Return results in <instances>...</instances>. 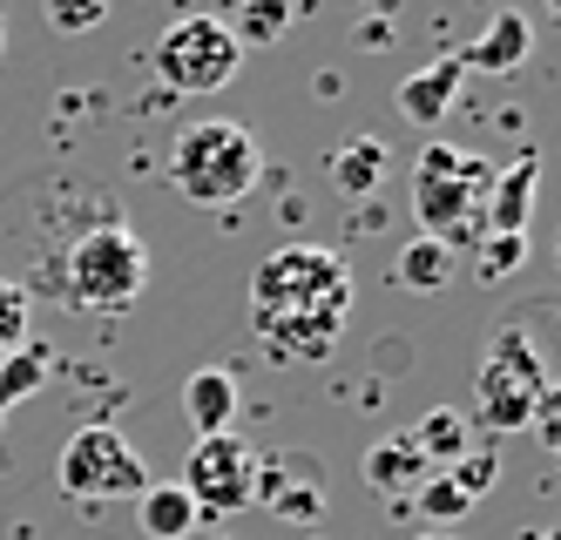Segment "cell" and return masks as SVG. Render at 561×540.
Listing matches in <instances>:
<instances>
[{"mask_svg":"<svg viewBox=\"0 0 561 540\" xmlns=\"http://www.w3.org/2000/svg\"><path fill=\"white\" fill-rule=\"evenodd\" d=\"M554 264H561V251H554Z\"/></svg>","mask_w":561,"mask_h":540,"instance_id":"4dcf8cb0","label":"cell"},{"mask_svg":"<svg viewBox=\"0 0 561 540\" xmlns=\"http://www.w3.org/2000/svg\"><path fill=\"white\" fill-rule=\"evenodd\" d=\"M352 318V271L339 251L318 243H285L251 271V331L271 358L311 365L345 338Z\"/></svg>","mask_w":561,"mask_h":540,"instance_id":"6da1fadb","label":"cell"},{"mask_svg":"<svg viewBox=\"0 0 561 540\" xmlns=\"http://www.w3.org/2000/svg\"><path fill=\"white\" fill-rule=\"evenodd\" d=\"M27 324H34V298H27V284L0 277V358L27 345Z\"/></svg>","mask_w":561,"mask_h":540,"instance_id":"44dd1931","label":"cell"},{"mask_svg":"<svg viewBox=\"0 0 561 540\" xmlns=\"http://www.w3.org/2000/svg\"><path fill=\"white\" fill-rule=\"evenodd\" d=\"M535 433H541V446L548 452H561V371L541 386V399H535V420H528Z\"/></svg>","mask_w":561,"mask_h":540,"instance_id":"484cf974","label":"cell"},{"mask_svg":"<svg viewBox=\"0 0 561 540\" xmlns=\"http://www.w3.org/2000/svg\"><path fill=\"white\" fill-rule=\"evenodd\" d=\"M55 480H61L68 501H136L149 486V467L136 460V446L115 426H82V433H68Z\"/></svg>","mask_w":561,"mask_h":540,"instance_id":"52a82bcc","label":"cell"},{"mask_svg":"<svg viewBox=\"0 0 561 540\" xmlns=\"http://www.w3.org/2000/svg\"><path fill=\"white\" fill-rule=\"evenodd\" d=\"M142 284H149V251L115 210H102L89 230H75L61 257V298L75 311H129L142 298Z\"/></svg>","mask_w":561,"mask_h":540,"instance_id":"3957f363","label":"cell"},{"mask_svg":"<svg viewBox=\"0 0 561 540\" xmlns=\"http://www.w3.org/2000/svg\"><path fill=\"white\" fill-rule=\"evenodd\" d=\"M298 21V0H230V41L237 48H271Z\"/></svg>","mask_w":561,"mask_h":540,"instance_id":"ac0fdd59","label":"cell"},{"mask_svg":"<svg viewBox=\"0 0 561 540\" xmlns=\"http://www.w3.org/2000/svg\"><path fill=\"white\" fill-rule=\"evenodd\" d=\"M176 486L196 501V514H244L251 507V486H257V452L237 433L196 439L183 473H176Z\"/></svg>","mask_w":561,"mask_h":540,"instance_id":"ba28073f","label":"cell"},{"mask_svg":"<svg viewBox=\"0 0 561 540\" xmlns=\"http://www.w3.org/2000/svg\"><path fill=\"white\" fill-rule=\"evenodd\" d=\"M196 520V501L176 486V480H149L142 493H136V527H142V540H183Z\"/></svg>","mask_w":561,"mask_h":540,"instance_id":"9a60e30c","label":"cell"},{"mask_svg":"<svg viewBox=\"0 0 561 540\" xmlns=\"http://www.w3.org/2000/svg\"><path fill=\"white\" fill-rule=\"evenodd\" d=\"M413 446L426 452V467H433V473H447V467H460L467 452H473V426L460 420L454 405H439V412H426V420L413 426Z\"/></svg>","mask_w":561,"mask_h":540,"instance_id":"e0dca14e","label":"cell"},{"mask_svg":"<svg viewBox=\"0 0 561 540\" xmlns=\"http://www.w3.org/2000/svg\"><path fill=\"white\" fill-rule=\"evenodd\" d=\"M386 142H373V136H345L332 156H325V176L345 189V196H373L379 183H386Z\"/></svg>","mask_w":561,"mask_h":540,"instance_id":"2e32d148","label":"cell"},{"mask_svg":"<svg viewBox=\"0 0 561 540\" xmlns=\"http://www.w3.org/2000/svg\"><path fill=\"white\" fill-rule=\"evenodd\" d=\"M257 176H264V149L244 122H230V115H204V122H190V129H176V142H170V183L196 210L244 203L257 189Z\"/></svg>","mask_w":561,"mask_h":540,"instance_id":"7a4b0ae2","label":"cell"},{"mask_svg":"<svg viewBox=\"0 0 561 540\" xmlns=\"http://www.w3.org/2000/svg\"><path fill=\"white\" fill-rule=\"evenodd\" d=\"M535 189H541V162L520 156L507 170H494V189H488V217H480V237H528V217H535ZM473 237V243H480Z\"/></svg>","mask_w":561,"mask_h":540,"instance_id":"30bf717a","label":"cell"},{"mask_svg":"<svg viewBox=\"0 0 561 540\" xmlns=\"http://www.w3.org/2000/svg\"><path fill=\"white\" fill-rule=\"evenodd\" d=\"M447 271H454V251H447V243L413 237L407 251H399V264H392V284H399V290H439V284H447Z\"/></svg>","mask_w":561,"mask_h":540,"instance_id":"d6986e66","label":"cell"},{"mask_svg":"<svg viewBox=\"0 0 561 540\" xmlns=\"http://www.w3.org/2000/svg\"><path fill=\"white\" fill-rule=\"evenodd\" d=\"M488 189H494V162L473 156V149H454V142H433L420 149L413 162V217H420V237L433 243H473L480 237V217H488Z\"/></svg>","mask_w":561,"mask_h":540,"instance_id":"277c9868","label":"cell"},{"mask_svg":"<svg viewBox=\"0 0 561 540\" xmlns=\"http://www.w3.org/2000/svg\"><path fill=\"white\" fill-rule=\"evenodd\" d=\"M305 540H318V533H305Z\"/></svg>","mask_w":561,"mask_h":540,"instance_id":"1f68e13d","label":"cell"},{"mask_svg":"<svg viewBox=\"0 0 561 540\" xmlns=\"http://www.w3.org/2000/svg\"><path fill=\"white\" fill-rule=\"evenodd\" d=\"M548 8H554V14H561V0H548Z\"/></svg>","mask_w":561,"mask_h":540,"instance_id":"f546056e","label":"cell"},{"mask_svg":"<svg viewBox=\"0 0 561 540\" xmlns=\"http://www.w3.org/2000/svg\"><path fill=\"white\" fill-rule=\"evenodd\" d=\"M473 257H480V277H494V284H501L520 257H528V237H480V243H473Z\"/></svg>","mask_w":561,"mask_h":540,"instance_id":"cb8c5ba5","label":"cell"},{"mask_svg":"<svg viewBox=\"0 0 561 540\" xmlns=\"http://www.w3.org/2000/svg\"><path fill=\"white\" fill-rule=\"evenodd\" d=\"M48 365H55V358H48V345H21V352L0 358V412L42 392V386H48Z\"/></svg>","mask_w":561,"mask_h":540,"instance_id":"ffe728a7","label":"cell"},{"mask_svg":"<svg viewBox=\"0 0 561 540\" xmlns=\"http://www.w3.org/2000/svg\"><path fill=\"white\" fill-rule=\"evenodd\" d=\"M426 480H433V467H426V452L413 446V426L366 446V486H379L386 501H413Z\"/></svg>","mask_w":561,"mask_h":540,"instance_id":"8fae6325","label":"cell"},{"mask_svg":"<svg viewBox=\"0 0 561 540\" xmlns=\"http://www.w3.org/2000/svg\"><path fill=\"white\" fill-rule=\"evenodd\" d=\"M520 540H561V533H520Z\"/></svg>","mask_w":561,"mask_h":540,"instance_id":"4316f807","label":"cell"},{"mask_svg":"<svg viewBox=\"0 0 561 540\" xmlns=\"http://www.w3.org/2000/svg\"><path fill=\"white\" fill-rule=\"evenodd\" d=\"M149 61H156V81H163L170 95H217L224 81L244 68V48L230 41V27L217 14H183V21L163 27Z\"/></svg>","mask_w":561,"mask_h":540,"instance_id":"8992f818","label":"cell"},{"mask_svg":"<svg viewBox=\"0 0 561 540\" xmlns=\"http://www.w3.org/2000/svg\"><path fill=\"white\" fill-rule=\"evenodd\" d=\"M447 473H454V486L467 493V501H480V493L494 486V473H501V446H494V439H480V452H467V460L447 467Z\"/></svg>","mask_w":561,"mask_h":540,"instance_id":"7402d4cb","label":"cell"},{"mask_svg":"<svg viewBox=\"0 0 561 540\" xmlns=\"http://www.w3.org/2000/svg\"><path fill=\"white\" fill-rule=\"evenodd\" d=\"M420 540H454V533H420Z\"/></svg>","mask_w":561,"mask_h":540,"instance_id":"83f0119b","label":"cell"},{"mask_svg":"<svg viewBox=\"0 0 561 540\" xmlns=\"http://www.w3.org/2000/svg\"><path fill=\"white\" fill-rule=\"evenodd\" d=\"M102 14H108V0H48L55 34H89V27H102Z\"/></svg>","mask_w":561,"mask_h":540,"instance_id":"d4e9b609","label":"cell"},{"mask_svg":"<svg viewBox=\"0 0 561 540\" xmlns=\"http://www.w3.org/2000/svg\"><path fill=\"white\" fill-rule=\"evenodd\" d=\"M251 501L277 520H291L311 533V520L325 514V467L311 460V452H257V486Z\"/></svg>","mask_w":561,"mask_h":540,"instance_id":"9c48e42d","label":"cell"},{"mask_svg":"<svg viewBox=\"0 0 561 540\" xmlns=\"http://www.w3.org/2000/svg\"><path fill=\"white\" fill-rule=\"evenodd\" d=\"M413 501H420V514H426V520H460V514L473 507L467 493L454 486V473H433V480H426V486L413 493Z\"/></svg>","mask_w":561,"mask_h":540,"instance_id":"603a6c76","label":"cell"},{"mask_svg":"<svg viewBox=\"0 0 561 540\" xmlns=\"http://www.w3.org/2000/svg\"><path fill=\"white\" fill-rule=\"evenodd\" d=\"M0 55H8V27H0Z\"/></svg>","mask_w":561,"mask_h":540,"instance_id":"f1b7e54d","label":"cell"},{"mask_svg":"<svg viewBox=\"0 0 561 540\" xmlns=\"http://www.w3.org/2000/svg\"><path fill=\"white\" fill-rule=\"evenodd\" d=\"M548 386V371H541V352L528 338V318H507L488 352H480V371H473V420L488 439L501 433H520L535 420V399Z\"/></svg>","mask_w":561,"mask_h":540,"instance_id":"5b68a950","label":"cell"},{"mask_svg":"<svg viewBox=\"0 0 561 540\" xmlns=\"http://www.w3.org/2000/svg\"><path fill=\"white\" fill-rule=\"evenodd\" d=\"M183 420H190L196 439L230 433V420H237V379H230L224 365H196L190 379H183Z\"/></svg>","mask_w":561,"mask_h":540,"instance_id":"7c38bea8","label":"cell"},{"mask_svg":"<svg viewBox=\"0 0 561 540\" xmlns=\"http://www.w3.org/2000/svg\"><path fill=\"white\" fill-rule=\"evenodd\" d=\"M528 55H535V27H528V14H494L488 34H480L473 48H460V68H473V74H514Z\"/></svg>","mask_w":561,"mask_h":540,"instance_id":"5bb4252c","label":"cell"},{"mask_svg":"<svg viewBox=\"0 0 561 540\" xmlns=\"http://www.w3.org/2000/svg\"><path fill=\"white\" fill-rule=\"evenodd\" d=\"M460 81H467V68H460V55H439L433 68H420V74H407L399 81V115L407 122H439L454 102H460Z\"/></svg>","mask_w":561,"mask_h":540,"instance_id":"4fadbf2b","label":"cell"}]
</instances>
